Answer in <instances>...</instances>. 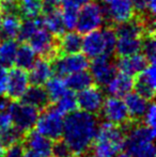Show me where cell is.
I'll return each mask as SVG.
<instances>
[{
	"label": "cell",
	"mask_w": 156,
	"mask_h": 157,
	"mask_svg": "<svg viewBox=\"0 0 156 157\" xmlns=\"http://www.w3.org/2000/svg\"><path fill=\"white\" fill-rule=\"evenodd\" d=\"M98 127L95 114L75 110L64 118L62 138L71 147L74 155L82 156L91 149Z\"/></svg>",
	"instance_id": "obj_1"
},
{
	"label": "cell",
	"mask_w": 156,
	"mask_h": 157,
	"mask_svg": "<svg viewBox=\"0 0 156 157\" xmlns=\"http://www.w3.org/2000/svg\"><path fill=\"white\" fill-rule=\"evenodd\" d=\"M124 128L105 121L98 124L91 150L104 157H116L124 147Z\"/></svg>",
	"instance_id": "obj_2"
},
{
	"label": "cell",
	"mask_w": 156,
	"mask_h": 157,
	"mask_svg": "<svg viewBox=\"0 0 156 157\" xmlns=\"http://www.w3.org/2000/svg\"><path fill=\"white\" fill-rule=\"evenodd\" d=\"M64 114L61 113L55 106L48 105L39 113L36 123V130L51 141L62 138Z\"/></svg>",
	"instance_id": "obj_3"
},
{
	"label": "cell",
	"mask_w": 156,
	"mask_h": 157,
	"mask_svg": "<svg viewBox=\"0 0 156 157\" xmlns=\"http://www.w3.org/2000/svg\"><path fill=\"white\" fill-rule=\"evenodd\" d=\"M6 111L12 123L23 134L33 129L39 117V110L21 101H10Z\"/></svg>",
	"instance_id": "obj_4"
},
{
	"label": "cell",
	"mask_w": 156,
	"mask_h": 157,
	"mask_svg": "<svg viewBox=\"0 0 156 157\" xmlns=\"http://www.w3.org/2000/svg\"><path fill=\"white\" fill-rule=\"evenodd\" d=\"M104 13L102 6L92 0L91 2L81 6L78 11V17L75 29L81 35H85L94 30H97L104 23Z\"/></svg>",
	"instance_id": "obj_5"
},
{
	"label": "cell",
	"mask_w": 156,
	"mask_h": 157,
	"mask_svg": "<svg viewBox=\"0 0 156 157\" xmlns=\"http://www.w3.org/2000/svg\"><path fill=\"white\" fill-rule=\"evenodd\" d=\"M28 42L34 52L40 56V58H44L51 62L54 59L60 56L58 48V37L52 35L44 27L39 28Z\"/></svg>",
	"instance_id": "obj_6"
},
{
	"label": "cell",
	"mask_w": 156,
	"mask_h": 157,
	"mask_svg": "<svg viewBox=\"0 0 156 157\" xmlns=\"http://www.w3.org/2000/svg\"><path fill=\"white\" fill-rule=\"evenodd\" d=\"M89 64V59L81 52L60 55L51 61L54 74L59 77H65L72 73L88 70Z\"/></svg>",
	"instance_id": "obj_7"
},
{
	"label": "cell",
	"mask_w": 156,
	"mask_h": 157,
	"mask_svg": "<svg viewBox=\"0 0 156 157\" xmlns=\"http://www.w3.org/2000/svg\"><path fill=\"white\" fill-rule=\"evenodd\" d=\"M102 9L104 19L108 21L109 26L128 21L136 14V10L129 0H109L103 2Z\"/></svg>",
	"instance_id": "obj_8"
},
{
	"label": "cell",
	"mask_w": 156,
	"mask_h": 157,
	"mask_svg": "<svg viewBox=\"0 0 156 157\" xmlns=\"http://www.w3.org/2000/svg\"><path fill=\"white\" fill-rule=\"evenodd\" d=\"M98 114H101L105 121L116 125H123L131 120L124 101L121 99V97L116 96H109L105 99Z\"/></svg>",
	"instance_id": "obj_9"
},
{
	"label": "cell",
	"mask_w": 156,
	"mask_h": 157,
	"mask_svg": "<svg viewBox=\"0 0 156 157\" xmlns=\"http://www.w3.org/2000/svg\"><path fill=\"white\" fill-rule=\"evenodd\" d=\"M78 108L92 114H98L105 101L104 92L100 86H90L81 90L76 95Z\"/></svg>",
	"instance_id": "obj_10"
},
{
	"label": "cell",
	"mask_w": 156,
	"mask_h": 157,
	"mask_svg": "<svg viewBox=\"0 0 156 157\" xmlns=\"http://www.w3.org/2000/svg\"><path fill=\"white\" fill-rule=\"evenodd\" d=\"M30 85L27 71L13 67L8 72L6 95L11 101H19Z\"/></svg>",
	"instance_id": "obj_11"
},
{
	"label": "cell",
	"mask_w": 156,
	"mask_h": 157,
	"mask_svg": "<svg viewBox=\"0 0 156 157\" xmlns=\"http://www.w3.org/2000/svg\"><path fill=\"white\" fill-rule=\"evenodd\" d=\"M89 67L93 81L100 87L107 85L118 72L116 64L111 62V57L107 56H100L92 59Z\"/></svg>",
	"instance_id": "obj_12"
},
{
	"label": "cell",
	"mask_w": 156,
	"mask_h": 157,
	"mask_svg": "<svg viewBox=\"0 0 156 157\" xmlns=\"http://www.w3.org/2000/svg\"><path fill=\"white\" fill-rule=\"evenodd\" d=\"M155 86H156V72L155 63H150L141 73L136 75L134 80L135 92L141 95L148 101H152L155 95Z\"/></svg>",
	"instance_id": "obj_13"
},
{
	"label": "cell",
	"mask_w": 156,
	"mask_h": 157,
	"mask_svg": "<svg viewBox=\"0 0 156 157\" xmlns=\"http://www.w3.org/2000/svg\"><path fill=\"white\" fill-rule=\"evenodd\" d=\"M81 50L88 59H94L100 56H107L102 30L97 29L85 34V37H82Z\"/></svg>",
	"instance_id": "obj_14"
},
{
	"label": "cell",
	"mask_w": 156,
	"mask_h": 157,
	"mask_svg": "<svg viewBox=\"0 0 156 157\" xmlns=\"http://www.w3.org/2000/svg\"><path fill=\"white\" fill-rule=\"evenodd\" d=\"M52 143L54 142L50 139L40 134L38 130L31 129L25 132L23 137V144L26 149L31 150L43 157H49L51 155Z\"/></svg>",
	"instance_id": "obj_15"
},
{
	"label": "cell",
	"mask_w": 156,
	"mask_h": 157,
	"mask_svg": "<svg viewBox=\"0 0 156 157\" xmlns=\"http://www.w3.org/2000/svg\"><path fill=\"white\" fill-rule=\"evenodd\" d=\"M149 64L150 62L148 61V59L142 54L138 52V54L131 55V56L118 58L116 67L119 72L134 77L139 73H141Z\"/></svg>",
	"instance_id": "obj_16"
},
{
	"label": "cell",
	"mask_w": 156,
	"mask_h": 157,
	"mask_svg": "<svg viewBox=\"0 0 156 157\" xmlns=\"http://www.w3.org/2000/svg\"><path fill=\"white\" fill-rule=\"evenodd\" d=\"M106 93L110 96L124 97L131 92L134 87V79L131 76L119 72L110 79L107 85L104 86Z\"/></svg>",
	"instance_id": "obj_17"
},
{
	"label": "cell",
	"mask_w": 156,
	"mask_h": 157,
	"mask_svg": "<svg viewBox=\"0 0 156 157\" xmlns=\"http://www.w3.org/2000/svg\"><path fill=\"white\" fill-rule=\"evenodd\" d=\"M52 75L54 71L51 62L44 58L36 59L28 73L30 83L34 86H44Z\"/></svg>",
	"instance_id": "obj_18"
},
{
	"label": "cell",
	"mask_w": 156,
	"mask_h": 157,
	"mask_svg": "<svg viewBox=\"0 0 156 157\" xmlns=\"http://www.w3.org/2000/svg\"><path fill=\"white\" fill-rule=\"evenodd\" d=\"M42 13H43L42 15L43 27L56 37H60L67 29L61 15L60 8L43 10Z\"/></svg>",
	"instance_id": "obj_19"
},
{
	"label": "cell",
	"mask_w": 156,
	"mask_h": 157,
	"mask_svg": "<svg viewBox=\"0 0 156 157\" xmlns=\"http://www.w3.org/2000/svg\"><path fill=\"white\" fill-rule=\"evenodd\" d=\"M19 101L36 108L39 111L43 110L50 104L49 97H48L45 88H43V86L34 85H32L31 87H28V89L26 90V92Z\"/></svg>",
	"instance_id": "obj_20"
},
{
	"label": "cell",
	"mask_w": 156,
	"mask_h": 157,
	"mask_svg": "<svg viewBox=\"0 0 156 157\" xmlns=\"http://www.w3.org/2000/svg\"><path fill=\"white\" fill-rule=\"evenodd\" d=\"M82 46V36L80 33L75 31L64 32L58 37V48L60 55L76 54L81 52Z\"/></svg>",
	"instance_id": "obj_21"
},
{
	"label": "cell",
	"mask_w": 156,
	"mask_h": 157,
	"mask_svg": "<svg viewBox=\"0 0 156 157\" xmlns=\"http://www.w3.org/2000/svg\"><path fill=\"white\" fill-rule=\"evenodd\" d=\"M124 97V103L128 111L129 118L134 119L135 121H139L140 119H142L150 101L146 99L136 92H129Z\"/></svg>",
	"instance_id": "obj_22"
},
{
	"label": "cell",
	"mask_w": 156,
	"mask_h": 157,
	"mask_svg": "<svg viewBox=\"0 0 156 157\" xmlns=\"http://www.w3.org/2000/svg\"><path fill=\"white\" fill-rule=\"evenodd\" d=\"M141 47V37L133 36H120L117 37L115 55L117 58L131 56L138 54Z\"/></svg>",
	"instance_id": "obj_23"
},
{
	"label": "cell",
	"mask_w": 156,
	"mask_h": 157,
	"mask_svg": "<svg viewBox=\"0 0 156 157\" xmlns=\"http://www.w3.org/2000/svg\"><path fill=\"white\" fill-rule=\"evenodd\" d=\"M64 81L67 89L73 92H79L94 83L91 74L87 70L67 75L65 76Z\"/></svg>",
	"instance_id": "obj_24"
},
{
	"label": "cell",
	"mask_w": 156,
	"mask_h": 157,
	"mask_svg": "<svg viewBox=\"0 0 156 157\" xmlns=\"http://www.w3.org/2000/svg\"><path fill=\"white\" fill-rule=\"evenodd\" d=\"M21 18L17 15H4L1 16L0 35L3 40L16 39L21 28Z\"/></svg>",
	"instance_id": "obj_25"
},
{
	"label": "cell",
	"mask_w": 156,
	"mask_h": 157,
	"mask_svg": "<svg viewBox=\"0 0 156 157\" xmlns=\"http://www.w3.org/2000/svg\"><path fill=\"white\" fill-rule=\"evenodd\" d=\"M34 50L28 43H21L18 46L16 52L14 64L19 68H23L25 71H29L30 67L33 65L34 61L36 60V56Z\"/></svg>",
	"instance_id": "obj_26"
},
{
	"label": "cell",
	"mask_w": 156,
	"mask_h": 157,
	"mask_svg": "<svg viewBox=\"0 0 156 157\" xmlns=\"http://www.w3.org/2000/svg\"><path fill=\"white\" fill-rule=\"evenodd\" d=\"M17 48L18 43L15 41V39L3 40V42L0 44V64L6 68L14 65Z\"/></svg>",
	"instance_id": "obj_27"
},
{
	"label": "cell",
	"mask_w": 156,
	"mask_h": 157,
	"mask_svg": "<svg viewBox=\"0 0 156 157\" xmlns=\"http://www.w3.org/2000/svg\"><path fill=\"white\" fill-rule=\"evenodd\" d=\"M24 21L21 23V28H19L17 37L21 43H28L30 37L33 35V33L39 29L43 27V21L42 16L36 17V18H23Z\"/></svg>",
	"instance_id": "obj_28"
},
{
	"label": "cell",
	"mask_w": 156,
	"mask_h": 157,
	"mask_svg": "<svg viewBox=\"0 0 156 157\" xmlns=\"http://www.w3.org/2000/svg\"><path fill=\"white\" fill-rule=\"evenodd\" d=\"M79 8L73 2V0H62L60 4V12L67 30H74L78 17Z\"/></svg>",
	"instance_id": "obj_29"
},
{
	"label": "cell",
	"mask_w": 156,
	"mask_h": 157,
	"mask_svg": "<svg viewBox=\"0 0 156 157\" xmlns=\"http://www.w3.org/2000/svg\"><path fill=\"white\" fill-rule=\"evenodd\" d=\"M43 0H21L19 16L21 18H36L42 15Z\"/></svg>",
	"instance_id": "obj_30"
},
{
	"label": "cell",
	"mask_w": 156,
	"mask_h": 157,
	"mask_svg": "<svg viewBox=\"0 0 156 157\" xmlns=\"http://www.w3.org/2000/svg\"><path fill=\"white\" fill-rule=\"evenodd\" d=\"M45 85V90L47 92V95L49 97L50 101H56L57 99L60 98L69 90L67 88L64 79L59 76L50 77Z\"/></svg>",
	"instance_id": "obj_31"
},
{
	"label": "cell",
	"mask_w": 156,
	"mask_h": 157,
	"mask_svg": "<svg viewBox=\"0 0 156 157\" xmlns=\"http://www.w3.org/2000/svg\"><path fill=\"white\" fill-rule=\"evenodd\" d=\"M56 103L57 104L55 107H56L61 113L64 114V116L75 111L78 108L77 98H76L75 92L71 91V90H67L60 98L57 99Z\"/></svg>",
	"instance_id": "obj_32"
},
{
	"label": "cell",
	"mask_w": 156,
	"mask_h": 157,
	"mask_svg": "<svg viewBox=\"0 0 156 157\" xmlns=\"http://www.w3.org/2000/svg\"><path fill=\"white\" fill-rule=\"evenodd\" d=\"M140 52L148 59L150 63H155L156 55V43H155V32H144L141 35V47Z\"/></svg>",
	"instance_id": "obj_33"
},
{
	"label": "cell",
	"mask_w": 156,
	"mask_h": 157,
	"mask_svg": "<svg viewBox=\"0 0 156 157\" xmlns=\"http://www.w3.org/2000/svg\"><path fill=\"white\" fill-rule=\"evenodd\" d=\"M103 36L105 41V47H106V55L108 57H112L115 55L116 43H117V34L115 32L112 26H107L104 29H102Z\"/></svg>",
	"instance_id": "obj_34"
},
{
	"label": "cell",
	"mask_w": 156,
	"mask_h": 157,
	"mask_svg": "<svg viewBox=\"0 0 156 157\" xmlns=\"http://www.w3.org/2000/svg\"><path fill=\"white\" fill-rule=\"evenodd\" d=\"M125 152H127L134 157H155V147L153 142L138 144L136 147L126 150Z\"/></svg>",
	"instance_id": "obj_35"
},
{
	"label": "cell",
	"mask_w": 156,
	"mask_h": 157,
	"mask_svg": "<svg viewBox=\"0 0 156 157\" xmlns=\"http://www.w3.org/2000/svg\"><path fill=\"white\" fill-rule=\"evenodd\" d=\"M23 137H24V134L18 130L14 125L10 128L9 130H6L1 137H0V142L2 143L4 147H9V145H12L14 143H17V142H21L23 141Z\"/></svg>",
	"instance_id": "obj_36"
},
{
	"label": "cell",
	"mask_w": 156,
	"mask_h": 157,
	"mask_svg": "<svg viewBox=\"0 0 156 157\" xmlns=\"http://www.w3.org/2000/svg\"><path fill=\"white\" fill-rule=\"evenodd\" d=\"M51 154L54 157H74L73 151L71 150V147L67 144L64 140L58 139L52 143V149H51Z\"/></svg>",
	"instance_id": "obj_37"
},
{
	"label": "cell",
	"mask_w": 156,
	"mask_h": 157,
	"mask_svg": "<svg viewBox=\"0 0 156 157\" xmlns=\"http://www.w3.org/2000/svg\"><path fill=\"white\" fill-rule=\"evenodd\" d=\"M0 15L1 16H4V15L19 16V1L17 0H0Z\"/></svg>",
	"instance_id": "obj_38"
},
{
	"label": "cell",
	"mask_w": 156,
	"mask_h": 157,
	"mask_svg": "<svg viewBox=\"0 0 156 157\" xmlns=\"http://www.w3.org/2000/svg\"><path fill=\"white\" fill-rule=\"evenodd\" d=\"M143 124L150 126V127L155 128V121H156V107L155 104L152 101H149L148 107L143 113Z\"/></svg>",
	"instance_id": "obj_39"
},
{
	"label": "cell",
	"mask_w": 156,
	"mask_h": 157,
	"mask_svg": "<svg viewBox=\"0 0 156 157\" xmlns=\"http://www.w3.org/2000/svg\"><path fill=\"white\" fill-rule=\"evenodd\" d=\"M25 145L23 142H17L12 145L6 147V150L4 151L3 157H24V153H25Z\"/></svg>",
	"instance_id": "obj_40"
},
{
	"label": "cell",
	"mask_w": 156,
	"mask_h": 157,
	"mask_svg": "<svg viewBox=\"0 0 156 157\" xmlns=\"http://www.w3.org/2000/svg\"><path fill=\"white\" fill-rule=\"evenodd\" d=\"M13 126L12 119L8 111H0V137Z\"/></svg>",
	"instance_id": "obj_41"
},
{
	"label": "cell",
	"mask_w": 156,
	"mask_h": 157,
	"mask_svg": "<svg viewBox=\"0 0 156 157\" xmlns=\"http://www.w3.org/2000/svg\"><path fill=\"white\" fill-rule=\"evenodd\" d=\"M6 79H8V70L0 64V97L6 95Z\"/></svg>",
	"instance_id": "obj_42"
},
{
	"label": "cell",
	"mask_w": 156,
	"mask_h": 157,
	"mask_svg": "<svg viewBox=\"0 0 156 157\" xmlns=\"http://www.w3.org/2000/svg\"><path fill=\"white\" fill-rule=\"evenodd\" d=\"M133 3L136 12H148L146 6H148L149 0H129Z\"/></svg>",
	"instance_id": "obj_43"
},
{
	"label": "cell",
	"mask_w": 156,
	"mask_h": 157,
	"mask_svg": "<svg viewBox=\"0 0 156 157\" xmlns=\"http://www.w3.org/2000/svg\"><path fill=\"white\" fill-rule=\"evenodd\" d=\"M24 157H43L40 154L36 153V152L31 151V150H25V153H24Z\"/></svg>",
	"instance_id": "obj_44"
},
{
	"label": "cell",
	"mask_w": 156,
	"mask_h": 157,
	"mask_svg": "<svg viewBox=\"0 0 156 157\" xmlns=\"http://www.w3.org/2000/svg\"><path fill=\"white\" fill-rule=\"evenodd\" d=\"M81 157H104V156H102L101 154H98V153H96V152H94V151H92L91 149L89 150V151L87 152V153H85Z\"/></svg>",
	"instance_id": "obj_45"
},
{
	"label": "cell",
	"mask_w": 156,
	"mask_h": 157,
	"mask_svg": "<svg viewBox=\"0 0 156 157\" xmlns=\"http://www.w3.org/2000/svg\"><path fill=\"white\" fill-rule=\"evenodd\" d=\"M92 0H73V2L76 4V6H78L79 9L81 8V6H83L85 4L89 3V2H91Z\"/></svg>",
	"instance_id": "obj_46"
},
{
	"label": "cell",
	"mask_w": 156,
	"mask_h": 157,
	"mask_svg": "<svg viewBox=\"0 0 156 157\" xmlns=\"http://www.w3.org/2000/svg\"><path fill=\"white\" fill-rule=\"evenodd\" d=\"M116 157H134V156L128 154L127 152H122V153H119Z\"/></svg>",
	"instance_id": "obj_47"
},
{
	"label": "cell",
	"mask_w": 156,
	"mask_h": 157,
	"mask_svg": "<svg viewBox=\"0 0 156 157\" xmlns=\"http://www.w3.org/2000/svg\"><path fill=\"white\" fill-rule=\"evenodd\" d=\"M4 151H6V147L2 145V143L0 142V157L4 156Z\"/></svg>",
	"instance_id": "obj_48"
},
{
	"label": "cell",
	"mask_w": 156,
	"mask_h": 157,
	"mask_svg": "<svg viewBox=\"0 0 156 157\" xmlns=\"http://www.w3.org/2000/svg\"><path fill=\"white\" fill-rule=\"evenodd\" d=\"M107 1H109V0H102V2H107Z\"/></svg>",
	"instance_id": "obj_49"
},
{
	"label": "cell",
	"mask_w": 156,
	"mask_h": 157,
	"mask_svg": "<svg viewBox=\"0 0 156 157\" xmlns=\"http://www.w3.org/2000/svg\"><path fill=\"white\" fill-rule=\"evenodd\" d=\"M0 26H1V15H0Z\"/></svg>",
	"instance_id": "obj_50"
},
{
	"label": "cell",
	"mask_w": 156,
	"mask_h": 157,
	"mask_svg": "<svg viewBox=\"0 0 156 157\" xmlns=\"http://www.w3.org/2000/svg\"><path fill=\"white\" fill-rule=\"evenodd\" d=\"M17 1H21V0H17Z\"/></svg>",
	"instance_id": "obj_51"
}]
</instances>
